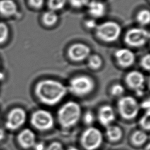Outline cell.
I'll use <instances>...</instances> for the list:
<instances>
[{
	"label": "cell",
	"instance_id": "obj_27",
	"mask_svg": "<svg viewBox=\"0 0 150 150\" xmlns=\"http://www.w3.org/2000/svg\"><path fill=\"white\" fill-rule=\"evenodd\" d=\"M140 64L142 69H144L145 70L149 71L150 69V56L149 54H147L145 56H144L141 61H140Z\"/></svg>",
	"mask_w": 150,
	"mask_h": 150
},
{
	"label": "cell",
	"instance_id": "obj_3",
	"mask_svg": "<svg viewBox=\"0 0 150 150\" xmlns=\"http://www.w3.org/2000/svg\"><path fill=\"white\" fill-rule=\"evenodd\" d=\"M94 80L87 75H79L73 77L67 86L68 92L76 97H84L94 90Z\"/></svg>",
	"mask_w": 150,
	"mask_h": 150
},
{
	"label": "cell",
	"instance_id": "obj_16",
	"mask_svg": "<svg viewBox=\"0 0 150 150\" xmlns=\"http://www.w3.org/2000/svg\"><path fill=\"white\" fill-rule=\"evenodd\" d=\"M105 135L110 142H117L121 139L123 131L120 127L111 124L106 127Z\"/></svg>",
	"mask_w": 150,
	"mask_h": 150
},
{
	"label": "cell",
	"instance_id": "obj_2",
	"mask_svg": "<svg viewBox=\"0 0 150 150\" xmlns=\"http://www.w3.org/2000/svg\"><path fill=\"white\" fill-rule=\"evenodd\" d=\"M80 105L74 101H69L64 103L58 110L57 120L60 126L65 129L74 127L81 118Z\"/></svg>",
	"mask_w": 150,
	"mask_h": 150
},
{
	"label": "cell",
	"instance_id": "obj_35",
	"mask_svg": "<svg viewBox=\"0 0 150 150\" xmlns=\"http://www.w3.org/2000/svg\"><path fill=\"white\" fill-rule=\"evenodd\" d=\"M66 150H80V149H79L77 148L74 146H70Z\"/></svg>",
	"mask_w": 150,
	"mask_h": 150
},
{
	"label": "cell",
	"instance_id": "obj_5",
	"mask_svg": "<svg viewBox=\"0 0 150 150\" xmlns=\"http://www.w3.org/2000/svg\"><path fill=\"white\" fill-rule=\"evenodd\" d=\"M139 103L130 96H122L117 103V110L120 115L124 119L131 120L135 118L140 110Z\"/></svg>",
	"mask_w": 150,
	"mask_h": 150
},
{
	"label": "cell",
	"instance_id": "obj_21",
	"mask_svg": "<svg viewBox=\"0 0 150 150\" xmlns=\"http://www.w3.org/2000/svg\"><path fill=\"white\" fill-rule=\"evenodd\" d=\"M138 22L142 25H146L149 23L150 13L148 9H143L138 12L137 15Z\"/></svg>",
	"mask_w": 150,
	"mask_h": 150
},
{
	"label": "cell",
	"instance_id": "obj_22",
	"mask_svg": "<svg viewBox=\"0 0 150 150\" xmlns=\"http://www.w3.org/2000/svg\"><path fill=\"white\" fill-rule=\"evenodd\" d=\"M139 125L142 130L146 131H149L150 128V110L145 111L144 114L141 117L139 121Z\"/></svg>",
	"mask_w": 150,
	"mask_h": 150
},
{
	"label": "cell",
	"instance_id": "obj_15",
	"mask_svg": "<svg viewBox=\"0 0 150 150\" xmlns=\"http://www.w3.org/2000/svg\"><path fill=\"white\" fill-rule=\"evenodd\" d=\"M88 13L94 18H100L105 12V5L98 1H91L88 2L87 5Z\"/></svg>",
	"mask_w": 150,
	"mask_h": 150
},
{
	"label": "cell",
	"instance_id": "obj_30",
	"mask_svg": "<svg viewBox=\"0 0 150 150\" xmlns=\"http://www.w3.org/2000/svg\"><path fill=\"white\" fill-rule=\"evenodd\" d=\"M44 1L45 0H29V3L32 6L35 8H39L43 6Z\"/></svg>",
	"mask_w": 150,
	"mask_h": 150
},
{
	"label": "cell",
	"instance_id": "obj_29",
	"mask_svg": "<svg viewBox=\"0 0 150 150\" xmlns=\"http://www.w3.org/2000/svg\"><path fill=\"white\" fill-rule=\"evenodd\" d=\"M71 5L76 8H80L87 6L88 4V0H69Z\"/></svg>",
	"mask_w": 150,
	"mask_h": 150
},
{
	"label": "cell",
	"instance_id": "obj_28",
	"mask_svg": "<svg viewBox=\"0 0 150 150\" xmlns=\"http://www.w3.org/2000/svg\"><path fill=\"white\" fill-rule=\"evenodd\" d=\"M45 150H64V148L61 142L53 141L46 147Z\"/></svg>",
	"mask_w": 150,
	"mask_h": 150
},
{
	"label": "cell",
	"instance_id": "obj_12",
	"mask_svg": "<svg viewBox=\"0 0 150 150\" xmlns=\"http://www.w3.org/2000/svg\"><path fill=\"white\" fill-rule=\"evenodd\" d=\"M115 112L110 105H103L98 111L97 118L100 123L104 127H107L111 125L115 121Z\"/></svg>",
	"mask_w": 150,
	"mask_h": 150
},
{
	"label": "cell",
	"instance_id": "obj_1",
	"mask_svg": "<svg viewBox=\"0 0 150 150\" xmlns=\"http://www.w3.org/2000/svg\"><path fill=\"white\" fill-rule=\"evenodd\" d=\"M68 93L67 86L59 80L43 79L35 87V93L39 101L49 106L59 103Z\"/></svg>",
	"mask_w": 150,
	"mask_h": 150
},
{
	"label": "cell",
	"instance_id": "obj_26",
	"mask_svg": "<svg viewBox=\"0 0 150 150\" xmlns=\"http://www.w3.org/2000/svg\"><path fill=\"white\" fill-rule=\"evenodd\" d=\"M83 121L84 124H85L86 125L90 127L92 125L93 123L94 122L96 117L93 112L91 111H87L83 116H81Z\"/></svg>",
	"mask_w": 150,
	"mask_h": 150
},
{
	"label": "cell",
	"instance_id": "obj_19",
	"mask_svg": "<svg viewBox=\"0 0 150 150\" xmlns=\"http://www.w3.org/2000/svg\"><path fill=\"white\" fill-rule=\"evenodd\" d=\"M42 20L45 25L51 26L57 22L58 20V16L55 11L50 10L43 13Z\"/></svg>",
	"mask_w": 150,
	"mask_h": 150
},
{
	"label": "cell",
	"instance_id": "obj_17",
	"mask_svg": "<svg viewBox=\"0 0 150 150\" xmlns=\"http://www.w3.org/2000/svg\"><path fill=\"white\" fill-rule=\"evenodd\" d=\"M17 5L13 0H0V13L4 16H10L17 12Z\"/></svg>",
	"mask_w": 150,
	"mask_h": 150
},
{
	"label": "cell",
	"instance_id": "obj_11",
	"mask_svg": "<svg viewBox=\"0 0 150 150\" xmlns=\"http://www.w3.org/2000/svg\"><path fill=\"white\" fill-rule=\"evenodd\" d=\"M90 49L88 46L81 43L73 44L69 48L68 54L69 57L75 62H81L88 57Z\"/></svg>",
	"mask_w": 150,
	"mask_h": 150
},
{
	"label": "cell",
	"instance_id": "obj_31",
	"mask_svg": "<svg viewBox=\"0 0 150 150\" xmlns=\"http://www.w3.org/2000/svg\"><path fill=\"white\" fill-rule=\"evenodd\" d=\"M139 105H140V108L144 110L145 111L149 110V109H150L149 100L148 98V99L143 101L141 104H139Z\"/></svg>",
	"mask_w": 150,
	"mask_h": 150
},
{
	"label": "cell",
	"instance_id": "obj_7",
	"mask_svg": "<svg viewBox=\"0 0 150 150\" xmlns=\"http://www.w3.org/2000/svg\"><path fill=\"white\" fill-rule=\"evenodd\" d=\"M30 124L36 129L46 131L51 129L54 125V118L50 112L44 109L35 111L30 117Z\"/></svg>",
	"mask_w": 150,
	"mask_h": 150
},
{
	"label": "cell",
	"instance_id": "obj_10",
	"mask_svg": "<svg viewBox=\"0 0 150 150\" xmlns=\"http://www.w3.org/2000/svg\"><path fill=\"white\" fill-rule=\"evenodd\" d=\"M26 112L21 108H15L9 113L5 125L7 128L15 130L21 127L26 122Z\"/></svg>",
	"mask_w": 150,
	"mask_h": 150
},
{
	"label": "cell",
	"instance_id": "obj_34",
	"mask_svg": "<svg viewBox=\"0 0 150 150\" xmlns=\"http://www.w3.org/2000/svg\"><path fill=\"white\" fill-rule=\"evenodd\" d=\"M4 135H5V133L4 130L2 128H0V141L4 138Z\"/></svg>",
	"mask_w": 150,
	"mask_h": 150
},
{
	"label": "cell",
	"instance_id": "obj_18",
	"mask_svg": "<svg viewBox=\"0 0 150 150\" xmlns=\"http://www.w3.org/2000/svg\"><path fill=\"white\" fill-rule=\"evenodd\" d=\"M148 135L146 131L142 129L135 131L131 136V141L132 144L136 146H140L147 142Z\"/></svg>",
	"mask_w": 150,
	"mask_h": 150
},
{
	"label": "cell",
	"instance_id": "obj_6",
	"mask_svg": "<svg viewBox=\"0 0 150 150\" xmlns=\"http://www.w3.org/2000/svg\"><path fill=\"white\" fill-rule=\"evenodd\" d=\"M97 37L105 42H112L120 37L121 28L117 22L113 21L104 22L96 28Z\"/></svg>",
	"mask_w": 150,
	"mask_h": 150
},
{
	"label": "cell",
	"instance_id": "obj_33",
	"mask_svg": "<svg viewBox=\"0 0 150 150\" xmlns=\"http://www.w3.org/2000/svg\"><path fill=\"white\" fill-rule=\"evenodd\" d=\"M33 148L35 150H45V145L43 142H37L34 145Z\"/></svg>",
	"mask_w": 150,
	"mask_h": 150
},
{
	"label": "cell",
	"instance_id": "obj_23",
	"mask_svg": "<svg viewBox=\"0 0 150 150\" xmlns=\"http://www.w3.org/2000/svg\"><path fill=\"white\" fill-rule=\"evenodd\" d=\"M110 94L113 97H121L122 96L125 92L124 87L119 83H116L113 84L110 90Z\"/></svg>",
	"mask_w": 150,
	"mask_h": 150
},
{
	"label": "cell",
	"instance_id": "obj_13",
	"mask_svg": "<svg viewBox=\"0 0 150 150\" xmlns=\"http://www.w3.org/2000/svg\"><path fill=\"white\" fill-rule=\"evenodd\" d=\"M115 57L117 63L122 67H129L135 62V55L129 49L121 48L115 53Z\"/></svg>",
	"mask_w": 150,
	"mask_h": 150
},
{
	"label": "cell",
	"instance_id": "obj_32",
	"mask_svg": "<svg viewBox=\"0 0 150 150\" xmlns=\"http://www.w3.org/2000/svg\"><path fill=\"white\" fill-rule=\"evenodd\" d=\"M96 22L94 20H92V19H90V20H87L86 22V26L88 28H96L97 27V25H96Z\"/></svg>",
	"mask_w": 150,
	"mask_h": 150
},
{
	"label": "cell",
	"instance_id": "obj_14",
	"mask_svg": "<svg viewBox=\"0 0 150 150\" xmlns=\"http://www.w3.org/2000/svg\"><path fill=\"white\" fill-rule=\"evenodd\" d=\"M18 140L20 145L25 149L33 148L36 143V137L30 129H23L18 135Z\"/></svg>",
	"mask_w": 150,
	"mask_h": 150
},
{
	"label": "cell",
	"instance_id": "obj_8",
	"mask_svg": "<svg viewBox=\"0 0 150 150\" xmlns=\"http://www.w3.org/2000/svg\"><path fill=\"white\" fill-rule=\"evenodd\" d=\"M149 38V32L141 28H134L129 29L125 35V41L131 47H141L146 44Z\"/></svg>",
	"mask_w": 150,
	"mask_h": 150
},
{
	"label": "cell",
	"instance_id": "obj_4",
	"mask_svg": "<svg viewBox=\"0 0 150 150\" xmlns=\"http://www.w3.org/2000/svg\"><path fill=\"white\" fill-rule=\"evenodd\" d=\"M103 142V133L96 127H88L81 134L80 144L85 150H97L100 148Z\"/></svg>",
	"mask_w": 150,
	"mask_h": 150
},
{
	"label": "cell",
	"instance_id": "obj_24",
	"mask_svg": "<svg viewBox=\"0 0 150 150\" xmlns=\"http://www.w3.org/2000/svg\"><path fill=\"white\" fill-rule=\"evenodd\" d=\"M66 0H49L48 5L50 10L56 11L62 9L65 6Z\"/></svg>",
	"mask_w": 150,
	"mask_h": 150
},
{
	"label": "cell",
	"instance_id": "obj_25",
	"mask_svg": "<svg viewBox=\"0 0 150 150\" xmlns=\"http://www.w3.org/2000/svg\"><path fill=\"white\" fill-rule=\"evenodd\" d=\"M9 29L4 22H0V44L4 43L8 39Z\"/></svg>",
	"mask_w": 150,
	"mask_h": 150
},
{
	"label": "cell",
	"instance_id": "obj_20",
	"mask_svg": "<svg viewBox=\"0 0 150 150\" xmlns=\"http://www.w3.org/2000/svg\"><path fill=\"white\" fill-rule=\"evenodd\" d=\"M88 65L92 69H98L103 64V60L101 57L97 54H92L88 56Z\"/></svg>",
	"mask_w": 150,
	"mask_h": 150
},
{
	"label": "cell",
	"instance_id": "obj_9",
	"mask_svg": "<svg viewBox=\"0 0 150 150\" xmlns=\"http://www.w3.org/2000/svg\"><path fill=\"white\" fill-rule=\"evenodd\" d=\"M127 86L134 90L138 96L144 94L145 78L142 73L138 70H132L128 73L125 78Z\"/></svg>",
	"mask_w": 150,
	"mask_h": 150
}]
</instances>
